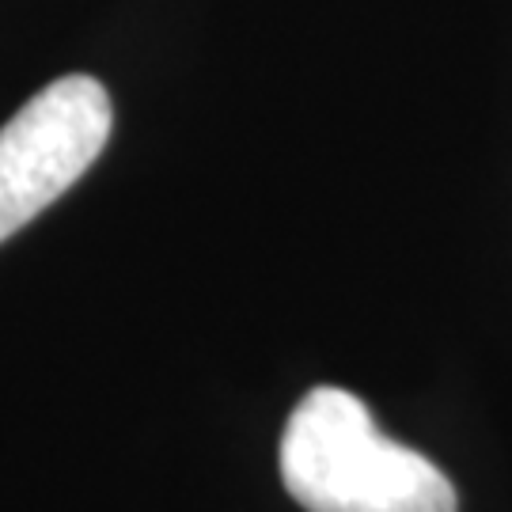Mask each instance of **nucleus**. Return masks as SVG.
I'll list each match as a JSON object with an SVG mask.
<instances>
[{
    "label": "nucleus",
    "instance_id": "nucleus-2",
    "mask_svg": "<svg viewBox=\"0 0 512 512\" xmlns=\"http://www.w3.org/2000/svg\"><path fill=\"white\" fill-rule=\"evenodd\" d=\"M114 107L95 76L42 88L0 129V243L50 209L107 148Z\"/></svg>",
    "mask_w": 512,
    "mask_h": 512
},
{
    "label": "nucleus",
    "instance_id": "nucleus-1",
    "mask_svg": "<svg viewBox=\"0 0 512 512\" xmlns=\"http://www.w3.org/2000/svg\"><path fill=\"white\" fill-rule=\"evenodd\" d=\"M277 467L308 512H459L448 475L387 437L346 387H311L293 406Z\"/></svg>",
    "mask_w": 512,
    "mask_h": 512
}]
</instances>
